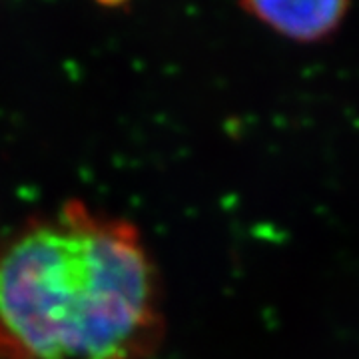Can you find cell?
Returning a JSON list of instances; mask_svg holds the SVG:
<instances>
[{"instance_id": "obj_1", "label": "cell", "mask_w": 359, "mask_h": 359, "mask_svg": "<svg viewBox=\"0 0 359 359\" xmlns=\"http://www.w3.org/2000/svg\"><path fill=\"white\" fill-rule=\"evenodd\" d=\"M164 285L136 224L66 200L0 238V359H154Z\"/></svg>"}, {"instance_id": "obj_2", "label": "cell", "mask_w": 359, "mask_h": 359, "mask_svg": "<svg viewBox=\"0 0 359 359\" xmlns=\"http://www.w3.org/2000/svg\"><path fill=\"white\" fill-rule=\"evenodd\" d=\"M256 20L297 42L332 36L344 22L349 0H240Z\"/></svg>"}, {"instance_id": "obj_3", "label": "cell", "mask_w": 359, "mask_h": 359, "mask_svg": "<svg viewBox=\"0 0 359 359\" xmlns=\"http://www.w3.org/2000/svg\"><path fill=\"white\" fill-rule=\"evenodd\" d=\"M96 2L102 4V6H108V8H118V6L126 4L128 0H96Z\"/></svg>"}]
</instances>
